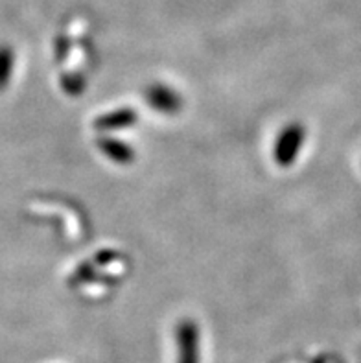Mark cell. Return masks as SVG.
<instances>
[{
  "instance_id": "1",
  "label": "cell",
  "mask_w": 361,
  "mask_h": 363,
  "mask_svg": "<svg viewBox=\"0 0 361 363\" xmlns=\"http://www.w3.org/2000/svg\"><path fill=\"white\" fill-rule=\"evenodd\" d=\"M179 363H197L196 336L194 334L181 336V362Z\"/></svg>"
}]
</instances>
